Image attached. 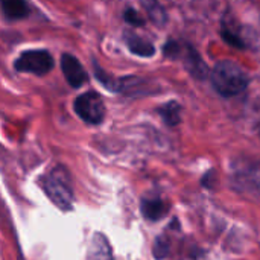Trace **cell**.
Returning a JSON list of instances; mask_svg holds the SVG:
<instances>
[{"label":"cell","mask_w":260,"mask_h":260,"mask_svg":"<svg viewBox=\"0 0 260 260\" xmlns=\"http://www.w3.org/2000/svg\"><path fill=\"white\" fill-rule=\"evenodd\" d=\"M210 79L215 90L225 98L242 93L248 85L247 73L241 69V66L230 59L216 62L210 73Z\"/></svg>","instance_id":"obj_1"},{"label":"cell","mask_w":260,"mask_h":260,"mask_svg":"<svg viewBox=\"0 0 260 260\" xmlns=\"http://www.w3.org/2000/svg\"><path fill=\"white\" fill-rule=\"evenodd\" d=\"M41 187L46 197L59 210L67 212L73 209V203H75L73 187H72L70 175L62 166H56L49 174H46L41 178Z\"/></svg>","instance_id":"obj_2"},{"label":"cell","mask_w":260,"mask_h":260,"mask_svg":"<svg viewBox=\"0 0 260 260\" xmlns=\"http://www.w3.org/2000/svg\"><path fill=\"white\" fill-rule=\"evenodd\" d=\"M232 186L241 195L260 198V163L254 160H239L232 169Z\"/></svg>","instance_id":"obj_3"},{"label":"cell","mask_w":260,"mask_h":260,"mask_svg":"<svg viewBox=\"0 0 260 260\" xmlns=\"http://www.w3.org/2000/svg\"><path fill=\"white\" fill-rule=\"evenodd\" d=\"M75 113L90 125H99L105 117V104L99 93L85 91L79 94L73 102Z\"/></svg>","instance_id":"obj_4"},{"label":"cell","mask_w":260,"mask_h":260,"mask_svg":"<svg viewBox=\"0 0 260 260\" xmlns=\"http://www.w3.org/2000/svg\"><path fill=\"white\" fill-rule=\"evenodd\" d=\"M55 66L52 55L44 49L37 50H26L23 52L14 62L17 72L21 73H34L38 76L47 75Z\"/></svg>","instance_id":"obj_5"},{"label":"cell","mask_w":260,"mask_h":260,"mask_svg":"<svg viewBox=\"0 0 260 260\" xmlns=\"http://www.w3.org/2000/svg\"><path fill=\"white\" fill-rule=\"evenodd\" d=\"M163 52L166 56H171V58H175V56H180L183 53V59L186 62V67L187 70L197 76V78H204L206 73H207V67L204 64V61L201 59V56L198 55V52L190 47V46H181L180 43L177 41H169L165 47H163Z\"/></svg>","instance_id":"obj_6"},{"label":"cell","mask_w":260,"mask_h":260,"mask_svg":"<svg viewBox=\"0 0 260 260\" xmlns=\"http://www.w3.org/2000/svg\"><path fill=\"white\" fill-rule=\"evenodd\" d=\"M61 70L64 73L66 81L73 88H79L88 81V75H87L85 69L82 67L79 59L70 53H64L61 56Z\"/></svg>","instance_id":"obj_7"},{"label":"cell","mask_w":260,"mask_h":260,"mask_svg":"<svg viewBox=\"0 0 260 260\" xmlns=\"http://www.w3.org/2000/svg\"><path fill=\"white\" fill-rule=\"evenodd\" d=\"M87 260H113V248L102 233L93 235Z\"/></svg>","instance_id":"obj_8"},{"label":"cell","mask_w":260,"mask_h":260,"mask_svg":"<svg viewBox=\"0 0 260 260\" xmlns=\"http://www.w3.org/2000/svg\"><path fill=\"white\" fill-rule=\"evenodd\" d=\"M125 43H126L128 49H129L134 55H137V56L149 58V56H152V55L155 53L154 44H152L149 40H146V38H143V37H140V35H137V34L126 32V34H125Z\"/></svg>","instance_id":"obj_9"},{"label":"cell","mask_w":260,"mask_h":260,"mask_svg":"<svg viewBox=\"0 0 260 260\" xmlns=\"http://www.w3.org/2000/svg\"><path fill=\"white\" fill-rule=\"evenodd\" d=\"M169 207L161 198H146L142 201V215L148 221H158L168 213Z\"/></svg>","instance_id":"obj_10"},{"label":"cell","mask_w":260,"mask_h":260,"mask_svg":"<svg viewBox=\"0 0 260 260\" xmlns=\"http://www.w3.org/2000/svg\"><path fill=\"white\" fill-rule=\"evenodd\" d=\"M2 12L9 20H21L29 15V5L23 0H3L0 2Z\"/></svg>","instance_id":"obj_11"},{"label":"cell","mask_w":260,"mask_h":260,"mask_svg":"<svg viewBox=\"0 0 260 260\" xmlns=\"http://www.w3.org/2000/svg\"><path fill=\"white\" fill-rule=\"evenodd\" d=\"M158 114L169 126H175L181 122V107L175 101H171L161 105L158 108Z\"/></svg>","instance_id":"obj_12"},{"label":"cell","mask_w":260,"mask_h":260,"mask_svg":"<svg viewBox=\"0 0 260 260\" xmlns=\"http://www.w3.org/2000/svg\"><path fill=\"white\" fill-rule=\"evenodd\" d=\"M221 34H222V38H224V41L225 43H229L230 46H233V47H238V49H245L248 44H247V41L244 40V37H242V34L239 32V30H236V27H233L230 23H224L222 24V30H221Z\"/></svg>","instance_id":"obj_13"},{"label":"cell","mask_w":260,"mask_h":260,"mask_svg":"<svg viewBox=\"0 0 260 260\" xmlns=\"http://www.w3.org/2000/svg\"><path fill=\"white\" fill-rule=\"evenodd\" d=\"M143 6L146 8L149 18H151L157 26H163V24L166 23L168 15H166L165 8H163L160 3H155V2H145Z\"/></svg>","instance_id":"obj_14"},{"label":"cell","mask_w":260,"mask_h":260,"mask_svg":"<svg viewBox=\"0 0 260 260\" xmlns=\"http://www.w3.org/2000/svg\"><path fill=\"white\" fill-rule=\"evenodd\" d=\"M93 67H94V75H96L98 81H99V82H102V85H104V87H107V88H108V90H111V91H120V90H122L120 82H119V81H116L113 76H110L105 70H102L96 62H93Z\"/></svg>","instance_id":"obj_15"},{"label":"cell","mask_w":260,"mask_h":260,"mask_svg":"<svg viewBox=\"0 0 260 260\" xmlns=\"http://www.w3.org/2000/svg\"><path fill=\"white\" fill-rule=\"evenodd\" d=\"M123 18H125V21H126V23H129V24H133V26H143V24H145L143 17H142L136 9H133V8L125 9Z\"/></svg>","instance_id":"obj_16"},{"label":"cell","mask_w":260,"mask_h":260,"mask_svg":"<svg viewBox=\"0 0 260 260\" xmlns=\"http://www.w3.org/2000/svg\"><path fill=\"white\" fill-rule=\"evenodd\" d=\"M152 251H154L155 259H158V260L163 259V257H166V256H168V253H169V244H168L165 239L158 238V239L155 241V244H154Z\"/></svg>","instance_id":"obj_17"},{"label":"cell","mask_w":260,"mask_h":260,"mask_svg":"<svg viewBox=\"0 0 260 260\" xmlns=\"http://www.w3.org/2000/svg\"><path fill=\"white\" fill-rule=\"evenodd\" d=\"M259 133H260V128H259Z\"/></svg>","instance_id":"obj_18"}]
</instances>
